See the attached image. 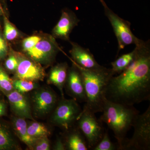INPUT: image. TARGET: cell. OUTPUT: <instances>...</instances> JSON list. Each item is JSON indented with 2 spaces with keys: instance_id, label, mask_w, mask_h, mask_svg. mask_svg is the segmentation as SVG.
I'll return each instance as SVG.
<instances>
[{
  "instance_id": "6da1fadb",
  "label": "cell",
  "mask_w": 150,
  "mask_h": 150,
  "mask_svg": "<svg viewBox=\"0 0 150 150\" xmlns=\"http://www.w3.org/2000/svg\"><path fill=\"white\" fill-rule=\"evenodd\" d=\"M149 42L136 45L135 58L129 67L112 76L108 84L105 98L111 102L134 105L150 100Z\"/></svg>"
},
{
  "instance_id": "7a4b0ae2",
  "label": "cell",
  "mask_w": 150,
  "mask_h": 150,
  "mask_svg": "<svg viewBox=\"0 0 150 150\" xmlns=\"http://www.w3.org/2000/svg\"><path fill=\"white\" fill-rule=\"evenodd\" d=\"M99 119L113 131L118 142V150H123L127 133L139 114L134 105L115 103L106 99Z\"/></svg>"
},
{
  "instance_id": "3957f363",
  "label": "cell",
  "mask_w": 150,
  "mask_h": 150,
  "mask_svg": "<svg viewBox=\"0 0 150 150\" xmlns=\"http://www.w3.org/2000/svg\"><path fill=\"white\" fill-rule=\"evenodd\" d=\"M74 64L80 71L85 91L86 100L82 110L95 114L102 112L107 85L114 76L112 71L104 67L98 70L86 69Z\"/></svg>"
},
{
  "instance_id": "277c9868",
  "label": "cell",
  "mask_w": 150,
  "mask_h": 150,
  "mask_svg": "<svg viewBox=\"0 0 150 150\" xmlns=\"http://www.w3.org/2000/svg\"><path fill=\"white\" fill-rule=\"evenodd\" d=\"M133 127V137L130 139L127 138L123 150H150V106L142 115L139 114Z\"/></svg>"
},
{
  "instance_id": "5b68a950",
  "label": "cell",
  "mask_w": 150,
  "mask_h": 150,
  "mask_svg": "<svg viewBox=\"0 0 150 150\" xmlns=\"http://www.w3.org/2000/svg\"><path fill=\"white\" fill-rule=\"evenodd\" d=\"M82 109L74 99L62 98L54 110L51 122L55 126L67 131L74 126Z\"/></svg>"
},
{
  "instance_id": "8992f818",
  "label": "cell",
  "mask_w": 150,
  "mask_h": 150,
  "mask_svg": "<svg viewBox=\"0 0 150 150\" xmlns=\"http://www.w3.org/2000/svg\"><path fill=\"white\" fill-rule=\"evenodd\" d=\"M77 126L85 138L89 149L100 141L105 133L103 122L98 119L95 113L83 110L76 122Z\"/></svg>"
},
{
  "instance_id": "52a82bcc",
  "label": "cell",
  "mask_w": 150,
  "mask_h": 150,
  "mask_svg": "<svg viewBox=\"0 0 150 150\" xmlns=\"http://www.w3.org/2000/svg\"><path fill=\"white\" fill-rule=\"evenodd\" d=\"M104 8L105 14L112 25L115 36L118 40L119 50L125 46L134 44L137 45L141 39L133 34L129 22L124 20L110 9L104 0H100Z\"/></svg>"
},
{
  "instance_id": "ba28073f",
  "label": "cell",
  "mask_w": 150,
  "mask_h": 150,
  "mask_svg": "<svg viewBox=\"0 0 150 150\" xmlns=\"http://www.w3.org/2000/svg\"><path fill=\"white\" fill-rule=\"evenodd\" d=\"M56 94L51 90L40 88L32 96L33 109L38 116H44L54 110L58 102Z\"/></svg>"
},
{
  "instance_id": "9c48e42d",
  "label": "cell",
  "mask_w": 150,
  "mask_h": 150,
  "mask_svg": "<svg viewBox=\"0 0 150 150\" xmlns=\"http://www.w3.org/2000/svg\"><path fill=\"white\" fill-rule=\"evenodd\" d=\"M65 86L67 92L73 99L79 102H86L85 91L82 76L75 64L68 73Z\"/></svg>"
},
{
  "instance_id": "30bf717a",
  "label": "cell",
  "mask_w": 150,
  "mask_h": 150,
  "mask_svg": "<svg viewBox=\"0 0 150 150\" xmlns=\"http://www.w3.org/2000/svg\"><path fill=\"white\" fill-rule=\"evenodd\" d=\"M6 95L11 109L17 117L34 120L30 103L23 94L13 90Z\"/></svg>"
},
{
  "instance_id": "8fae6325",
  "label": "cell",
  "mask_w": 150,
  "mask_h": 150,
  "mask_svg": "<svg viewBox=\"0 0 150 150\" xmlns=\"http://www.w3.org/2000/svg\"><path fill=\"white\" fill-rule=\"evenodd\" d=\"M16 76L17 79L37 81L44 79V71L40 66L34 62L26 59L19 60L17 68Z\"/></svg>"
},
{
  "instance_id": "7c38bea8",
  "label": "cell",
  "mask_w": 150,
  "mask_h": 150,
  "mask_svg": "<svg viewBox=\"0 0 150 150\" xmlns=\"http://www.w3.org/2000/svg\"><path fill=\"white\" fill-rule=\"evenodd\" d=\"M71 54L75 64L84 69L98 70L103 67L97 63L89 51L77 44H73Z\"/></svg>"
},
{
  "instance_id": "4fadbf2b",
  "label": "cell",
  "mask_w": 150,
  "mask_h": 150,
  "mask_svg": "<svg viewBox=\"0 0 150 150\" xmlns=\"http://www.w3.org/2000/svg\"><path fill=\"white\" fill-rule=\"evenodd\" d=\"M64 140L66 149L69 150H88L89 149L87 143L83 135L77 126L72 127L65 131Z\"/></svg>"
},
{
  "instance_id": "5bb4252c",
  "label": "cell",
  "mask_w": 150,
  "mask_h": 150,
  "mask_svg": "<svg viewBox=\"0 0 150 150\" xmlns=\"http://www.w3.org/2000/svg\"><path fill=\"white\" fill-rule=\"evenodd\" d=\"M20 149L13 135L11 127L5 121L0 120V150Z\"/></svg>"
},
{
  "instance_id": "9a60e30c",
  "label": "cell",
  "mask_w": 150,
  "mask_h": 150,
  "mask_svg": "<svg viewBox=\"0 0 150 150\" xmlns=\"http://www.w3.org/2000/svg\"><path fill=\"white\" fill-rule=\"evenodd\" d=\"M54 51L53 44L46 40H40L31 49L28 54L34 61L43 62L51 57Z\"/></svg>"
},
{
  "instance_id": "2e32d148",
  "label": "cell",
  "mask_w": 150,
  "mask_h": 150,
  "mask_svg": "<svg viewBox=\"0 0 150 150\" xmlns=\"http://www.w3.org/2000/svg\"><path fill=\"white\" fill-rule=\"evenodd\" d=\"M12 125L13 129L19 139L32 150L37 138L31 137L28 133V125L25 119L16 116L13 118Z\"/></svg>"
},
{
  "instance_id": "e0dca14e",
  "label": "cell",
  "mask_w": 150,
  "mask_h": 150,
  "mask_svg": "<svg viewBox=\"0 0 150 150\" xmlns=\"http://www.w3.org/2000/svg\"><path fill=\"white\" fill-rule=\"evenodd\" d=\"M78 20L67 11L62 13V17L54 29L56 36L67 38L72 28L77 23Z\"/></svg>"
},
{
  "instance_id": "ac0fdd59",
  "label": "cell",
  "mask_w": 150,
  "mask_h": 150,
  "mask_svg": "<svg viewBox=\"0 0 150 150\" xmlns=\"http://www.w3.org/2000/svg\"><path fill=\"white\" fill-rule=\"evenodd\" d=\"M67 68L68 67L66 64H59L55 66L51 69L48 78V83L57 87L62 94V98L64 97L63 89L64 87L68 75Z\"/></svg>"
},
{
  "instance_id": "d6986e66",
  "label": "cell",
  "mask_w": 150,
  "mask_h": 150,
  "mask_svg": "<svg viewBox=\"0 0 150 150\" xmlns=\"http://www.w3.org/2000/svg\"><path fill=\"white\" fill-rule=\"evenodd\" d=\"M136 54V49L127 54H124L114 62L111 63V71L113 75L119 74L124 71L132 63L135 58Z\"/></svg>"
},
{
  "instance_id": "ffe728a7",
  "label": "cell",
  "mask_w": 150,
  "mask_h": 150,
  "mask_svg": "<svg viewBox=\"0 0 150 150\" xmlns=\"http://www.w3.org/2000/svg\"><path fill=\"white\" fill-rule=\"evenodd\" d=\"M28 133L33 138L50 136L51 131L42 123L34 122L27 126Z\"/></svg>"
},
{
  "instance_id": "44dd1931",
  "label": "cell",
  "mask_w": 150,
  "mask_h": 150,
  "mask_svg": "<svg viewBox=\"0 0 150 150\" xmlns=\"http://www.w3.org/2000/svg\"><path fill=\"white\" fill-rule=\"evenodd\" d=\"M13 90V81L0 66V91L6 95Z\"/></svg>"
},
{
  "instance_id": "7402d4cb",
  "label": "cell",
  "mask_w": 150,
  "mask_h": 150,
  "mask_svg": "<svg viewBox=\"0 0 150 150\" xmlns=\"http://www.w3.org/2000/svg\"><path fill=\"white\" fill-rule=\"evenodd\" d=\"M13 85L14 89L20 93L23 94L35 89L37 85L34 82L31 81L17 79L13 81Z\"/></svg>"
},
{
  "instance_id": "603a6c76",
  "label": "cell",
  "mask_w": 150,
  "mask_h": 150,
  "mask_svg": "<svg viewBox=\"0 0 150 150\" xmlns=\"http://www.w3.org/2000/svg\"><path fill=\"white\" fill-rule=\"evenodd\" d=\"M93 150H118V147L110 141L107 131H105L103 137L97 144L93 149Z\"/></svg>"
},
{
  "instance_id": "cb8c5ba5",
  "label": "cell",
  "mask_w": 150,
  "mask_h": 150,
  "mask_svg": "<svg viewBox=\"0 0 150 150\" xmlns=\"http://www.w3.org/2000/svg\"><path fill=\"white\" fill-rule=\"evenodd\" d=\"M4 33L5 37L8 40L15 39L18 35V32L16 28L11 24L6 18L4 20Z\"/></svg>"
},
{
  "instance_id": "d4e9b609",
  "label": "cell",
  "mask_w": 150,
  "mask_h": 150,
  "mask_svg": "<svg viewBox=\"0 0 150 150\" xmlns=\"http://www.w3.org/2000/svg\"><path fill=\"white\" fill-rule=\"evenodd\" d=\"M50 144L48 136H44L36 138L32 150H49Z\"/></svg>"
},
{
  "instance_id": "484cf974",
  "label": "cell",
  "mask_w": 150,
  "mask_h": 150,
  "mask_svg": "<svg viewBox=\"0 0 150 150\" xmlns=\"http://www.w3.org/2000/svg\"><path fill=\"white\" fill-rule=\"evenodd\" d=\"M40 40V38L38 36H30L25 38L23 40V50L27 52L33 48Z\"/></svg>"
},
{
  "instance_id": "4316f807",
  "label": "cell",
  "mask_w": 150,
  "mask_h": 150,
  "mask_svg": "<svg viewBox=\"0 0 150 150\" xmlns=\"http://www.w3.org/2000/svg\"><path fill=\"white\" fill-rule=\"evenodd\" d=\"M18 61L13 56H11L6 60L5 66L6 69L9 71H16L18 66Z\"/></svg>"
},
{
  "instance_id": "83f0119b",
  "label": "cell",
  "mask_w": 150,
  "mask_h": 150,
  "mask_svg": "<svg viewBox=\"0 0 150 150\" xmlns=\"http://www.w3.org/2000/svg\"><path fill=\"white\" fill-rule=\"evenodd\" d=\"M7 53L6 43L2 36L0 34V60L4 58Z\"/></svg>"
},
{
  "instance_id": "f1b7e54d",
  "label": "cell",
  "mask_w": 150,
  "mask_h": 150,
  "mask_svg": "<svg viewBox=\"0 0 150 150\" xmlns=\"http://www.w3.org/2000/svg\"><path fill=\"white\" fill-rule=\"evenodd\" d=\"M54 149L56 150H64L66 149V145H65L64 139L63 138H57L55 145H54Z\"/></svg>"
},
{
  "instance_id": "f546056e",
  "label": "cell",
  "mask_w": 150,
  "mask_h": 150,
  "mask_svg": "<svg viewBox=\"0 0 150 150\" xmlns=\"http://www.w3.org/2000/svg\"><path fill=\"white\" fill-rule=\"evenodd\" d=\"M7 105L3 100L0 99V118L6 115Z\"/></svg>"
},
{
  "instance_id": "4dcf8cb0",
  "label": "cell",
  "mask_w": 150,
  "mask_h": 150,
  "mask_svg": "<svg viewBox=\"0 0 150 150\" xmlns=\"http://www.w3.org/2000/svg\"><path fill=\"white\" fill-rule=\"evenodd\" d=\"M2 13V9L1 8V1H0V16H1V13Z\"/></svg>"
},
{
  "instance_id": "1f68e13d",
  "label": "cell",
  "mask_w": 150,
  "mask_h": 150,
  "mask_svg": "<svg viewBox=\"0 0 150 150\" xmlns=\"http://www.w3.org/2000/svg\"><path fill=\"white\" fill-rule=\"evenodd\" d=\"M0 1H1V0H0Z\"/></svg>"
},
{
  "instance_id": "d6a6232c",
  "label": "cell",
  "mask_w": 150,
  "mask_h": 150,
  "mask_svg": "<svg viewBox=\"0 0 150 150\" xmlns=\"http://www.w3.org/2000/svg\"><path fill=\"white\" fill-rule=\"evenodd\" d=\"M0 92H1V91H0Z\"/></svg>"
}]
</instances>
